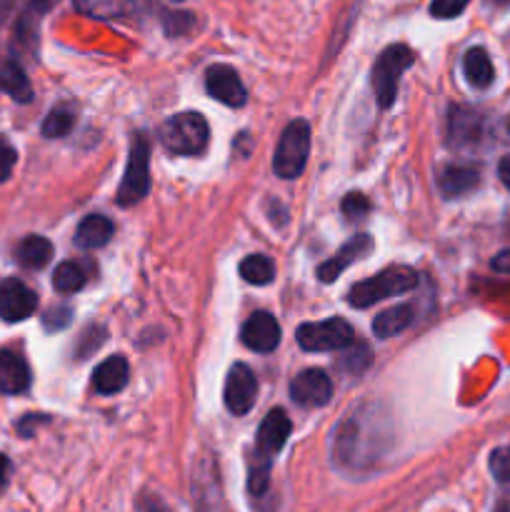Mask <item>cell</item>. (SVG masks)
<instances>
[{
    "instance_id": "6da1fadb",
    "label": "cell",
    "mask_w": 510,
    "mask_h": 512,
    "mask_svg": "<svg viewBox=\"0 0 510 512\" xmlns=\"http://www.w3.org/2000/svg\"><path fill=\"white\" fill-rule=\"evenodd\" d=\"M290 435V418L285 410L275 408L263 418L258 428V440H255V455L250 463L248 488L253 495H263L270 483V463L275 455L283 450L285 440Z\"/></svg>"
},
{
    "instance_id": "7a4b0ae2",
    "label": "cell",
    "mask_w": 510,
    "mask_h": 512,
    "mask_svg": "<svg viewBox=\"0 0 510 512\" xmlns=\"http://www.w3.org/2000/svg\"><path fill=\"white\" fill-rule=\"evenodd\" d=\"M418 283L420 278L413 268L395 265V268L380 270L373 278H365L360 283H355L348 293V303L353 308H370V305L380 303L385 298L410 293V290L418 288Z\"/></svg>"
},
{
    "instance_id": "3957f363",
    "label": "cell",
    "mask_w": 510,
    "mask_h": 512,
    "mask_svg": "<svg viewBox=\"0 0 510 512\" xmlns=\"http://www.w3.org/2000/svg\"><path fill=\"white\" fill-rule=\"evenodd\" d=\"M210 128L208 120L195 110L173 115L160 128V143L173 155H198L208 148Z\"/></svg>"
},
{
    "instance_id": "277c9868",
    "label": "cell",
    "mask_w": 510,
    "mask_h": 512,
    "mask_svg": "<svg viewBox=\"0 0 510 512\" xmlns=\"http://www.w3.org/2000/svg\"><path fill=\"white\" fill-rule=\"evenodd\" d=\"M415 55L408 45H388L383 53L378 55L373 65V90H375V100L383 110H388L390 105L395 103L398 98V85H400V75L413 65Z\"/></svg>"
},
{
    "instance_id": "5b68a950",
    "label": "cell",
    "mask_w": 510,
    "mask_h": 512,
    "mask_svg": "<svg viewBox=\"0 0 510 512\" xmlns=\"http://www.w3.org/2000/svg\"><path fill=\"white\" fill-rule=\"evenodd\" d=\"M310 155V128L305 120H293L283 130L278 140V148L273 155V170L278 178L295 180L303 175Z\"/></svg>"
},
{
    "instance_id": "8992f818",
    "label": "cell",
    "mask_w": 510,
    "mask_h": 512,
    "mask_svg": "<svg viewBox=\"0 0 510 512\" xmlns=\"http://www.w3.org/2000/svg\"><path fill=\"white\" fill-rule=\"evenodd\" d=\"M150 190V143L145 135H135L133 143H130L128 153V168H125L123 180H120V188L115 200L118 205L128 208V205L140 203V200L148 195Z\"/></svg>"
},
{
    "instance_id": "52a82bcc",
    "label": "cell",
    "mask_w": 510,
    "mask_h": 512,
    "mask_svg": "<svg viewBox=\"0 0 510 512\" xmlns=\"http://www.w3.org/2000/svg\"><path fill=\"white\" fill-rule=\"evenodd\" d=\"M298 343L310 353H328V350H343L353 345L355 333L343 318H328L320 323H305L298 328Z\"/></svg>"
},
{
    "instance_id": "ba28073f",
    "label": "cell",
    "mask_w": 510,
    "mask_h": 512,
    "mask_svg": "<svg viewBox=\"0 0 510 512\" xmlns=\"http://www.w3.org/2000/svg\"><path fill=\"white\" fill-rule=\"evenodd\" d=\"M255 398H258V380H255L253 370L243 363H235L225 378V408L230 415L240 418V415H248L253 410Z\"/></svg>"
},
{
    "instance_id": "9c48e42d",
    "label": "cell",
    "mask_w": 510,
    "mask_h": 512,
    "mask_svg": "<svg viewBox=\"0 0 510 512\" xmlns=\"http://www.w3.org/2000/svg\"><path fill=\"white\" fill-rule=\"evenodd\" d=\"M38 308V295L18 278H5L0 283V318L5 323H23Z\"/></svg>"
},
{
    "instance_id": "30bf717a",
    "label": "cell",
    "mask_w": 510,
    "mask_h": 512,
    "mask_svg": "<svg viewBox=\"0 0 510 512\" xmlns=\"http://www.w3.org/2000/svg\"><path fill=\"white\" fill-rule=\"evenodd\" d=\"M333 383L330 375L320 368H308L290 380V398L303 408H323L330 403Z\"/></svg>"
},
{
    "instance_id": "8fae6325",
    "label": "cell",
    "mask_w": 510,
    "mask_h": 512,
    "mask_svg": "<svg viewBox=\"0 0 510 512\" xmlns=\"http://www.w3.org/2000/svg\"><path fill=\"white\" fill-rule=\"evenodd\" d=\"M205 90H208L210 98L228 105V108H240L248 100L243 80L230 65H210L205 70Z\"/></svg>"
},
{
    "instance_id": "7c38bea8",
    "label": "cell",
    "mask_w": 510,
    "mask_h": 512,
    "mask_svg": "<svg viewBox=\"0 0 510 512\" xmlns=\"http://www.w3.org/2000/svg\"><path fill=\"white\" fill-rule=\"evenodd\" d=\"M240 340L253 353H273L280 345V323L275 320V315L258 310L243 323Z\"/></svg>"
},
{
    "instance_id": "4fadbf2b",
    "label": "cell",
    "mask_w": 510,
    "mask_h": 512,
    "mask_svg": "<svg viewBox=\"0 0 510 512\" xmlns=\"http://www.w3.org/2000/svg\"><path fill=\"white\" fill-rule=\"evenodd\" d=\"M370 250H373V240H370V235H365V233L353 235V238H350L348 243H345L343 248L333 255V258L325 260V263L320 265L318 278L323 280V283H333V280H338L340 275L345 273V268H348V265H353L355 260H363Z\"/></svg>"
},
{
    "instance_id": "5bb4252c",
    "label": "cell",
    "mask_w": 510,
    "mask_h": 512,
    "mask_svg": "<svg viewBox=\"0 0 510 512\" xmlns=\"http://www.w3.org/2000/svg\"><path fill=\"white\" fill-rule=\"evenodd\" d=\"M448 135H450V145L455 148H465V145L478 143L480 135H483V115L473 108H458L450 110L448 118Z\"/></svg>"
},
{
    "instance_id": "9a60e30c",
    "label": "cell",
    "mask_w": 510,
    "mask_h": 512,
    "mask_svg": "<svg viewBox=\"0 0 510 512\" xmlns=\"http://www.w3.org/2000/svg\"><path fill=\"white\" fill-rule=\"evenodd\" d=\"M30 368L23 355L13 350H0V393L20 395L30 388Z\"/></svg>"
},
{
    "instance_id": "2e32d148",
    "label": "cell",
    "mask_w": 510,
    "mask_h": 512,
    "mask_svg": "<svg viewBox=\"0 0 510 512\" xmlns=\"http://www.w3.org/2000/svg\"><path fill=\"white\" fill-rule=\"evenodd\" d=\"M130 368L128 360L123 355H113V358L103 360V363L95 368L93 373V388L98 390L100 395H118L120 390L128 385Z\"/></svg>"
},
{
    "instance_id": "e0dca14e",
    "label": "cell",
    "mask_w": 510,
    "mask_h": 512,
    "mask_svg": "<svg viewBox=\"0 0 510 512\" xmlns=\"http://www.w3.org/2000/svg\"><path fill=\"white\" fill-rule=\"evenodd\" d=\"M478 183L480 170L473 168V165H448L438 175V188L445 198H460V195L478 188Z\"/></svg>"
},
{
    "instance_id": "ac0fdd59",
    "label": "cell",
    "mask_w": 510,
    "mask_h": 512,
    "mask_svg": "<svg viewBox=\"0 0 510 512\" xmlns=\"http://www.w3.org/2000/svg\"><path fill=\"white\" fill-rule=\"evenodd\" d=\"M110 238H113V223L100 213L85 215L75 230V245L83 250L103 248Z\"/></svg>"
},
{
    "instance_id": "d6986e66",
    "label": "cell",
    "mask_w": 510,
    "mask_h": 512,
    "mask_svg": "<svg viewBox=\"0 0 510 512\" xmlns=\"http://www.w3.org/2000/svg\"><path fill=\"white\" fill-rule=\"evenodd\" d=\"M73 5L95 20H120L135 13V0H73Z\"/></svg>"
},
{
    "instance_id": "ffe728a7",
    "label": "cell",
    "mask_w": 510,
    "mask_h": 512,
    "mask_svg": "<svg viewBox=\"0 0 510 512\" xmlns=\"http://www.w3.org/2000/svg\"><path fill=\"white\" fill-rule=\"evenodd\" d=\"M463 73L473 88H478V90L490 88V83H493V78H495V68H493V60H490L488 50L470 48L463 58Z\"/></svg>"
},
{
    "instance_id": "44dd1931",
    "label": "cell",
    "mask_w": 510,
    "mask_h": 512,
    "mask_svg": "<svg viewBox=\"0 0 510 512\" xmlns=\"http://www.w3.org/2000/svg\"><path fill=\"white\" fill-rule=\"evenodd\" d=\"M15 258H18V263L23 265V268L38 270L50 263V258H53V245H50V240L43 238V235H28V238L20 240L18 248H15Z\"/></svg>"
},
{
    "instance_id": "7402d4cb",
    "label": "cell",
    "mask_w": 510,
    "mask_h": 512,
    "mask_svg": "<svg viewBox=\"0 0 510 512\" xmlns=\"http://www.w3.org/2000/svg\"><path fill=\"white\" fill-rule=\"evenodd\" d=\"M0 88L10 95L18 103H30L33 98V88H30V80L25 75V70L20 68V63L10 60L0 68Z\"/></svg>"
},
{
    "instance_id": "603a6c76",
    "label": "cell",
    "mask_w": 510,
    "mask_h": 512,
    "mask_svg": "<svg viewBox=\"0 0 510 512\" xmlns=\"http://www.w3.org/2000/svg\"><path fill=\"white\" fill-rule=\"evenodd\" d=\"M413 318L415 315L410 305H398V308L385 310L373 320V333L378 338H393V335H400L405 328H410Z\"/></svg>"
},
{
    "instance_id": "cb8c5ba5",
    "label": "cell",
    "mask_w": 510,
    "mask_h": 512,
    "mask_svg": "<svg viewBox=\"0 0 510 512\" xmlns=\"http://www.w3.org/2000/svg\"><path fill=\"white\" fill-rule=\"evenodd\" d=\"M85 280H88L85 270L80 268L78 263H73V260H65V263H60L58 268H55L53 288L63 295L78 293V290H83Z\"/></svg>"
},
{
    "instance_id": "d4e9b609",
    "label": "cell",
    "mask_w": 510,
    "mask_h": 512,
    "mask_svg": "<svg viewBox=\"0 0 510 512\" xmlns=\"http://www.w3.org/2000/svg\"><path fill=\"white\" fill-rule=\"evenodd\" d=\"M240 275L250 285H268L275 278V265L265 255H248L240 260Z\"/></svg>"
},
{
    "instance_id": "484cf974",
    "label": "cell",
    "mask_w": 510,
    "mask_h": 512,
    "mask_svg": "<svg viewBox=\"0 0 510 512\" xmlns=\"http://www.w3.org/2000/svg\"><path fill=\"white\" fill-rule=\"evenodd\" d=\"M75 115L68 108H53L43 120V135L45 138H65L73 130Z\"/></svg>"
},
{
    "instance_id": "4316f807",
    "label": "cell",
    "mask_w": 510,
    "mask_h": 512,
    "mask_svg": "<svg viewBox=\"0 0 510 512\" xmlns=\"http://www.w3.org/2000/svg\"><path fill=\"white\" fill-rule=\"evenodd\" d=\"M490 473H493L498 483H510V443L493 450V455H490Z\"/></svg>"
},
{
    "instance_id": "83f0119b",
    "label": "cell",
    "mask_w": 510,
    "mask_h": 512,
    "mask_svg": "<svg viewBox=\"0 0 510 512\" xmlns=\"http://www.w3.org/2000/svg\"><path fill=\"white\" fill-rule=\"evenodd\" d=\"M470 0H433L430 3V15L440 20L448 18H458L465 8H468Z\"/></svg>"
},
{
    "instance_id": "f1b7e54d",
    "label": "cell",
    "mask_w": 510,
    "mask_h": 512,
    "mask_svg": "<svg viewBox=\"0 0 510 512\" xmlns=\"http://www.w3.org/2000/svg\"><path fill=\"white\" fill-rule=\"evenodd\" d=\"M368 210H370V203H368V198H365V195H360V193L345 195L343 213H345V218H348V220H363L365 215H368Z\"/></svg>"
},
{
    "instance_id": "f546056e",
    "label": "cell",
    "mask_w": 510,
    "mask_h": 512,
    "mask_svg": "<svg viewBox=\"0 0 510 512\" xmlns=\"http://www.w3.org/2000/svg\"><path fill=\"white\" fill-rule=\"evenodd\" d=\"M15 163H18V153H15V148L8 140L0 138V183H5L10 178Z\"/></svg>"
},
{
    "instance_id": "4dcf8cb0",
    "label": "cell",
    "mask_w": 510,
    "mask_h": 512,
    "mask_svg": "<svg viewBox=\"0 0 510 512\" xmlns=\"http://www.w3.org/2000/svg\"><path fill=\"white\" fill-rule=\"evenodd\" d=\"M493 270L498 273H510V248L508 250H500L498 255L493 258Z\"/></svg>"
},
{
    "instance_id": "1f68e13d",
    "label": "cell",
    "mask_w": 510,
    "mask_h": 512,
    "mask_svg": "<svg viewBox=\"0 0 510 512\" xmlns=\"http://www.w3.org/2000/svg\"><path fill=\"white\" fill-rule=\"evenodd\" d=\"M498 175L500 180H503L505 188L510 190V155H505V158L498 163Z\"/></svg>"
},
{
    "instance_id": "d6a6232c",
    "label": "cell",
    "mask_w": 510,
    "mask_h": 512,
    "mask_svg": "<svg viewBox=\"0 0 510 512\" xmlns=\"http://www.w3.org/2000/svg\"><path fill=\"white\" fill-rule=\"evenodd\" d=\"M10 480V460L5 458V455H0V490L8 485Z\"/></svg>"
},
{
    "instance_id": "836d02e7",
    "label": "cell",
    "mask_w": 510,
    "mask_h": 512,
    "mask_svg": "<svg viewBox=\"0 0 510 512\" xmlns=\"http://www.w3.org/2000/svg\"><path fill=\"white\" fill-rule=\"evenodd\" d=\"M145 512H170V510L165 508L163 503H158V500H153V503H150L148 508H145Z\"/></svg>"
},
{
    "instance_id": "e575fe53",
    "label": "cell",
    "mask_w": 510,
    "mask_h": 512,
    "mask_svg": "<svg viewBox=\"0 0 510 512\" xmlns=\"http://www.w3.org/2000/svg\"><path fill=\"white\" fill-rule=\"evenodd\" d=\"M495 512H510V503H500L498 508H495Z\"/></svg>"
},
{
    "instance_id": "d590c367",
    "label": "cell",
    "mask_w": 510,
    "mask_h": 512,
    "mask_svg": "<svg viewBox=\"0 0 510 512\" xmlns=\"http://www.w3.org/2000/svg\"><path fill=\"white\" fill-rule=\"evenodd\" d=\"M490 3H495V5H508L510 0H490Z\"/></svg>"
},
{
    "instance_id": "8d00e7d4",
    "label": "cell",
    "mask_w": 510,
    "mask_h": 512,
    "mask_svg": "<svg viewBox=\"0 0 510 512\" xmlns=\"http://www.w3.org/2000/svg\"><path fill=\"white\" fill-rule=\"evenodd\" d=\"M508 130H510V118H508Z\"/></svg>"
}]
</instances>
